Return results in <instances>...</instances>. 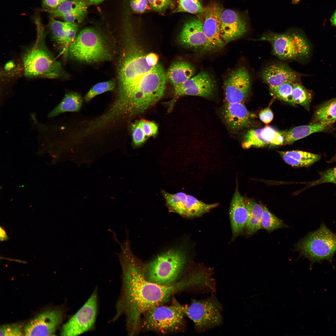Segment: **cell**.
Returning <instances> with one entry per match:
<instances>
[{
	"label": "cell",
	"instance_id": "1",
	"mask_svg": "<svg viewBox=\"0 0 336 336\" xmlns=\"http://www.w3.org/2000/svg\"><path fill=\"white\" fill-rule=\"evenodd\" d=\"M126 42L118 67L117 96L109 110L119 119L142 113L159 100L167 81L156 54L144 52L134 39Z\"/></svg>",
	"mask_w": 336,
	"mask_h": 336
},
{
	"label": "cell",
	"instance_id": "2",
	"mask_svg": "<svg viewBox=\"0 0 336 336\" xmlns=\"http://www.w3.org/2000/svg\"><path fill=\"white\" fill-rule=\"evenodd\" d=\"M117 255L122 270V284L112 321L125 315L127 329L132 335L137 330L142 314L167 301L175 294L183 290L184 286L180 281L163 285L148 280L145 274V265L130 247L123 248Z\"/></svg>",
	"mask_w": 336,
	"mask_h": 336
},
{
	"label": "cell",
	"instance_id": "3",
	"mask_svg": "<svg viewBox=\"0 0 336 336\" xmlns=\"http://www.w3.org/2000/svg\"><path fill=\"white\" fill-rule=\"evenodd\" d=\"M39 30L34 44L22 56L24 75L29 77H62L65 73L61 65L47 47L43 30Z\"/></svg>",
	"mask_w": 336,
	"mask_h": 336
},
{
	"label": "cell",
	"instance_id": "4",
	"mask_svg": "<svg viewBox=\"0 0 336 336\" xmlns=\"http://www.w3.org/2000/svg\"><path fill=\"white\" fill-rule=\"evenodd\" d=\"M71 57L86 63L111 60L112 54L104 37L95 29L87 28L81 30L68 47Z\"/></svg>",
	"mask_w": 336,
	"mask_h": 336
},
{
	"label": "cell",
	"instance_id": "5",
	"mask_svg": "<svg viewBox=\"0 0 336 336\" xmlns=\"http://www.w3.org/2000/svg\"><path fill=\"white\" fill-rule=\"evenodd\" d=\"M186 261L185 253L178 249H170L158 256L145 266L146 278L163 285H169L178 281Z\"/></svg>",
	"mask_w": 336,
	"mask_h": 336
},
{
	"label": "cell",
	"instance_id": "6",
	"mask_svg": "<svg viewBox=\"0 0 336 336\" xmlns=\"http://www.w3.org/2000/svg\"><path fill=\"white\" fill-rule=\"evenodd\" d=\"M296 247L301 255L312 263L324 260L331 262L336 251V234L322 223L318 229L299 241Z\"/></svg>",
	"mask_w": 336,
	"mask_h": 336
},
{
	"label": "cell",
	"instance_id": "7",
	"mask_svg": "<svg viewBox=\"0 0 336 336\" xmlns=\"http://www.w3.org/2000/svg\"><path fill=\"white\" fill-rule=\"evenodd\" d=\"M257 40L269 42L274 55L283 60H303L308 57L310 52L307 40L297 32L270 33L264 35Z\"/></svg>",
	"mask_w": 336,
	"mask_h": 336
},
{
	"label": "cell",
	"instance_id": "8",
	"mask_svg": "<svg viewBox=\"0 0 336 336\" xmlns=\"http://www.w3.org/2000/svg\"><path fill=\"white\" fill-rule=\"evenodd\" d=\"M142 323L144 329L163 334L179 330L184 324L183 306L178 303L171 306L161 305L146 312Z\"/></svg>",
	"mask_w": 336,
	"mask_h": 336
},
{
	"label": "cell",
	"instance_id": "9",
	"mask_svg": "<svg viewBox=\"0 0 336 336\" xmlns=\"http://www.w3.org/2000/svg\"><path fill=\"white\" fill-rule=\"evenodd\" d=\"M184 311L194 323L197 332H203L222 323V306L214 295L203 300L193 299Z\"/></svg>",
	"mask_w": 336,
	"mask_h": 336
},
{
	"label": "cell",
	"instance_id": "10",
	"mask_svg": "<svg viewBox=\"0 0 336 336\" xmlns=\"http://www.w3.org/2000/svg\"><path fill=\"white\" fill-rule=\"evenodd\" d=\"M97 312L96 289L82 307L63 326L62 336H77L91 330L94 326Z\"/></svg>",
	"mask_w": 336,
	"mask_h": 336
},
{
	"label": "cell",
	"instance_id": "11",
	"mask_svg": "<svg viewBox=\"0 0 336 336\" xmlns=\"http://www.w3.org/2000/svg\"><path fill=\"white\" fill-rule=\"evenodd\" d=\"M223 8L219 4L212 2L203 8L204 20L203 22V31L207 43L203 50H217L223 47L225 43L220 35L221 14Z\"/></svg>",
	"mask_w": 336,
	"mask_h": 336
},
{
	"label": "cell",
	"instance_id": "12",
	"mask_svg": "<svg viewBox=\"0 0 336 336\" xmlns=\"http://www.w3.org/2000/svg\"><path fill=\"white\" fill-rule=\"evenodd\" d=\"M224 85L226 102L243 103L250 90V78L248 70L241 66L232 71L225 79Z\"/></svg>",
	"mask_w": 336,
	"mask_h": 336
},
{
	"label": "cell",
	"instance_id": "13",
	"mask_svg": "<svg viewBox=\"0 0 336 336\" xmlns=\"http://www.w3.org/2000/svg\"><path fill=\"white\" fill-rule=\"evenodd\" d=\"M174 88L175 97L187 95L207 98L214 94L215 84L208 73L202 71Z\"/></svg>",
	"mask_w": 336,
	"mask_h": 336
},
{
	"label": "cell",
	"instance_id": "14",
	"mask_svg": "<svg viewBox=\"0 0 336 336\" xmlns=\"http://www.w3.org/2000/svg\"><path fill=\"white\" fill-rule=\"evenodd\" d=\"M63 313L59 310L47 311L28 323L25 328L26 335H52L61 322Z\"/></svg>",
	"mask_w": 336,
	"mask_h": 336
},
{
	"label": "cell",
	"instance_id": "15",
	"mask_svg": "<svg viewBox=\"0 0 336 336\" xmlns=\"http://www.w3.org/2000/svg\"><path fill=\"white\" fill-rule=\"evenodd\" d=\"M284 137L282 132L273 128L267 126L261 128L251 129L245 136L242 143L244 149L251 147H261L268 146L271 147L284 143Z\"/></svg>",
	"mask_w": 336,
	"mask_h": 336
},
{
	"label": "cell",
	"instance_id": "16",
	"mask_svg": "<svg viewBox=\"0 0 336 336\" xmlns=\"http://www.w3.org/2000/svg\"><path fill=\"white\" fill-rule=\"evenodd\" d=\"M247 31L246 23L238 13L229 9L222 11L221 18L220 35L225 44L242 36Z\"/></svg>",
	"mask_w": 336,
	"mask_h": 336
},
{
	"label": "cell",
	"instance_id": "17",
	"mask_svg": "<svg viewBox=\"0 0 336 336\" xmlns=\"http://www.w3.org/2000/svg\"><path fill=\"white\" fill-rule=\"evenodd\" d=\"M227 125L234 131L240 130L250 124L256 115L250 112L242 102H226L222 111Z\"/></svg>",
	"mask_w": 336,
	"mask_h": 336
},
{
	"label": "cell",
	"instance_id": "18",
	"mask_svg": "<svg viewBox=\"0 0 336 336\" xmlns=\"http://www.w3.org/2000/svg\"><path fill=\"white\" fill-rule=\"evenodd\" d=\"M178 40L182 45L194 49L203 50L207 43L203 22L193 18L184 24L179 35Z\"/></svg>",
	"mask_w": 336,
	"mask_h": 336
},
{
	"label": "cell",
	"instance_id": "19",
	"mask_svg": "<svg viewBox=\"0 0 336 336\" xmlns=\"http://www.w3.org/2000/svg\"><path fill=\"white\" fill-rule=\"evenodd\" d=\"M229 216L233 237L234 238L243 233L248 217L245 198L240 194L237 185L231 201Z\"/></svg>",
	"mask_w": 336,
	"mask_h": 336
},
{
	"label": "cell",
	"instance_id": "20",
	"mask_svg": "<svg viewBox=\"0 0 336 336\" xmlns=\"http://www.w3.org/2000/svg\"><path fill=\"white\" fill-rule=\"evenodd\" d=\"M261 75L269 87L277 86L285 82H297L301 77L288 66L282 63L268 65L263 70Z\"/></svg>",
	"mask_w": 336,
	"mask_h": 336
},
{
	"label": "cell",
	"instance_id": "21",
	"mask_svg": "<svg viewBox=\"0 0 336 336\" xmlns=\"http://www.w3.org/2000/svg\"><path fill=\"white\" fill-rule=\"evenodd\" d=\"M46 10L54 17L77 24L82 22L85 17L87 7L85 0H69L55 9Z\"/></svg>",
	"mask_w": 336,
	"mask_h": 336
},
{
	"label": "cell",
	"instance_id": "22",
	"mask_svg": "<svg viewBox=\"0 0 336 336\" xmlns=\"http://www.w3.org/2000/svg\"><path fill=\"white\" fill-rule=\"evenodd\" d=\"M49 27L55 43L67 50L77 36L78 25L52 19L49 23Z\"/></svg>",
	"mask_w": 336,
	"mask_h": 336
},
{
	"label": "cell",
	"instance_id": "23",
	"mask_svg": "<svg viewBox=\"0 0 336 336\" xmlns=\"http://www.w3.org/2000/svg\"><path fill=\"white\" fill-rule=\"evenodd\" d=\"M195 72L194 67L190 63L177 61L169 66L166 73V78L175 88L194 76Z\"/></svg>",
	"mask_w": 336,
	"mask_h": 336
},
{
	"label": "cell",
	"instance_id": "24",
	"mask_svg": "<svg viewBox=\"0 0 336 336\" xmlns=\"http://www.w3.org/2000/svg\"><path fill=\"white\" fill-rule=\"evenodd\" d=\"M287 164L298 167H308L319 160L320 155L299 150L278 151Z\"/></svg>",
	"mask_w": 336,
	"mask_h": 336
},
{
	"label": "cell",
	"instance_id": "25",
	"mask_svg": "<svg viewBox=\"0 0 336 336\" xmlns=\"http://www.w3.org/2000/svg\"><path fill=\"white\" fill-rule=\"evenodd\" d=\"M245 200L248 212V217L245 230L248 235L255 233L261 228L263 215V205L254 200L245 198Z\"/></svg>",
	"mask_w": 336,
	"mask_h": 336
},
{
	"label": "cell",
	"instance_id": "26",
	"mask_svg": "<svg viewBox=\"0 0 336 336\" xmlns=\"http://www.w3.org/2000/svg\"><path fill=\"white\" fill-rule=\"evenodd\" d=\"M83 100L82 97L78 93L68 92L60 102L48 114V117H54L66 112H77L82 106Z\"/></svg>",
	"mask_w": 336,
	"mask_h": 336
},
{
	"label": "cell",
	"instance_id": "27",
	"mask_svg": "<svg viewBox=\"0 0 336 336\" xmlns=\"http://www.w3.org/2000/svg\"><path fill=\"white\" fill-rule=\"evenodd\" d=\"M328 126L319 123H313L293 128L287 132H282L284 137V143L291 144L312 133L323 131Z\"/></svg>",
	"mask_w": 336,
	"mask_h": 336
},
{
	"label": "cell",
	"instance_id": "28",
	"mask_svg": "<svg viewBox=\"0 0 336 336\" xmlns=\"http://www.w3.org/2000/svg\"><path fill=\"white\" fill-rule=\"evenodd\" d=\"M314 122L328 126L336 121V98L321 104L317 108L314 116Z\"/></svg>",
	"mask_w": 336,
	"mask_h": 336
},
{
	"label": "cell",
	"instance_id": "29",
	"mask_svg": "<svg viewBox=\"0 0 336 336\" xmlns=\"http://www.w3.org/2000/svg\"><path fill=\"white\" fill-rule=\"evenodd\" d=\"M188 217L194 218L200 217L209 212L217 207L218 203H206L195 197L188 194Z\"/></svg>",
	"mask_w": 336,
	"mask_h": 336
},
{
	"label": "cell",
	"instance_id": "30",
	"mask_svg": "<svg viewBox=\"0 0 336 336\" xmlns=\"http://www.w3.org/2000/svg\"><path fill=\"white\" fill-rule=\"evenodd\" d=\"M312 98V94L310 91L297 82L294 83L292 93L293 104L300 105L309 110Z\"/></svg>",
	"mask_w": 336,
	"mask_h": 336
},
{
	"label": "cell",
	"instance_id": "31",
	"mask_svg": "<svg viewBox=\"0 0 336 336\" xmlns=\"http://www.w3.org/2000/svg\"><path fill=\"white\" fill-rule=\"evenodd\" d=\"M264 211L261 220V227L268 232L277 229L286 227L283 221L273 213L268 208L263 205Z\"/></svg>",
	"mask_w": 336,
	"mask_h": 336
},
{
	"label": "cell",
	"instance_id": "32",
	"mask_svg": "<svg viewBox=\"0 0 336 336\" xmlns=\"http://www.w3.org/2000/svg\"><path fill=\"white\" fill-rule=\"evenodd\" d=\"M115 82L110 80L97 83L93 86L88 91L84 97L85 102H88L96 96L115 89Z\"/></svg>",
	"mask_w": 336,
	"mask_h": 336
},
{
	"label": "cell",
	"instance_id": "33",
	"mask_svg": "<svg viewBox=\"0 0 336 336\" xmlns=\"http://www.w3.org/2000/svg\"><path fill=\"white\" fill-rule=\"evenodd\" d=\"M294 83L285 82L278 86L269 88L278 99L293 104L292 93Z\"/></svg>",
	"mask_w": 336,
	"mask_h": 336
},
{
	"label": "cell",
	"instance_id": "34",
	"mask_svg": "<svg viewBox=\"0 0 336 336\" xmlns=\"http://www.w3.org/2000/svg\"><path fill=\"white\" fill-rule=\"evenodd\" d=\"M203 8L200 2H196L194 0H179L178 7L174 12L196 14L203 13Z\"/></svg>",
	"mask_w": 336,
	"mask_h": 336
},
{
	"label": "cell",
	"instance_id": "35",
	"mask_svg": "<svg viewBox=\"0 0 336 336\" xmlns=\"http://www.w3.org/2000/svg\"><path fill=\"white\" fill-rule=\"evenodd\" d=\"M133 142L135 145L139 146L142 144L147 139L139 121L133 123L131 126Z\"/></svg>",
	"mask_w": 336,
	"mask_h": 336
},
{
	"label": "cell",
	"instance_id": "36",
	"mask_svg": "<svg viewBox=\"0 0 336 336\" xmlns=\"http://www.w3.org/2000/svg\"><path fill=\"white\" fill-rule=\"evenodd\" d=\"M320 177L312 182L311 185L330 183L336 184V166L323 172H320Z\"/></svg>",
	"mask_w": 336,
	"mask_h": 336
},
{
	"label": "cell",
	"instance_id": "37",
	"mask_svg": "<svg viewBox=\"0 0 336 336\" xmlns=\"http://www.w3.org/2000/svg\"><path fill=\"white\" fill-rule=\"evenodd\" d=\"M23 335L20 325L17 324H6L0 328V336H22Z\"/></svg>",
	"mask_w": 336,
	"mask_h": 336
},
{
	"label": "cell",
	"instance_id": "38",
	"mask_svg": "<svg viewBox=\"0 0 336 336\" xmlns=\"http://www.w3.org/2000/svg\"><path fill=\"white\" fill-rule=\"evenodd\" d=\"M139 122L146 137L154 136L156 134L158 127L154 122L145 120H141Z\"/></svg>",
	"mask_w": 336,
	"mask_h": 336
},
{
	"label": "cell",
	"instance_id": "39",
	"mask_svg": "<svg viewBox=\"0 0 336 336\" xmlns=\"http://www.w3.org/2000/svg\"><path fill=\"white\" fill-rule=\"evenodd\" d=\"M130 2L131 8L136 12L142 13L150 9L147 0H130Z\"/></svg>",
	"mask_w": 336,
	"mask_h": 336
},
{
	"label": "cell",
	"instance_id": "40",
	"mask_svg": "<svg viewBox=\"0 0 336 336\" xmlns=\"http://www.w3.org/2000/svg\"><path fill=\"white\" fill-rule=\"evenodd\" d=\"M151 7L157 11H161L172 5L171 0H147Z\"/></svg>",
	"mask_w": 336,
	"mask_h": 336
},
{
	"label": "cell",
	"instance_id": "41",
	"mask_svg": "<svg viewBox=\"0 0 336 336\" xmlns=\"http://www.w3.org/2000/svg\"><path fill=\"white\" fill-rule=\"evenodd\" d=\"M259 118L264 123H269L273 119V115L272 111L269 107L262 110L259 114Z\"/></svg>",
	"mask_w": 336,
	"mask_h": 336
},
{
	"label": "cell",
	"instance_id": "42",
	"mask_svg": "<svg viewBox=\"0 0 336 336\" xmlns=\"http://www.w3.org/2000/svg\"><path fill=\"white\" fill-rule=\"evenodd\" d=\"M69 0H42V5L44 10L55 9L62 3Z\"/></svg>",
	"mask_w": 336,
	"mask_h": 336
},
{
	"label": "cell",
	"instance_id": "43",
	"mask_svg": "<svg viewBox=\"0 0 336 336\" xmlns=\"http://www.w3.org/2000/svg\"><path fill=\"white\" fill-rule=\"evenodd\" d=\"M0 240L1 241H4L8 240L9 237L5 230L2 226L0 229Z\"/></svg>",
	"mask_w": 336,
	"mask_h": 336
},
{
	"label": "cell",
	"instance_id": "44",
	"mask_svg": "<svg viewBox=\"0 0 336 336\" xmlns=\"http://www.w3.org/2000/svg\"><path fill=\"white\" fill-rule=\"evenodd\" d=\"M330 21L332 25L336 26V10L331 16Z\"/></svg>",
	"mask_w": 336,
	"mask_h": 336
},
{
	"label": "cell",
	"instance_id": "45",
	"mask_svg": "<svg viewBox=\"0 0 336 336\" xmlns=\"http://www.w3.org/2000/svg\"><path fill=\"white\" fill-rule=\"evenodd\" d=\"M87 2L90 4L93 5H96L102 2L104 0H86Z\"/></svg>",
	"mask_w": 336,
	"mask_h": 336
},
{
	"label": "cell",
	"instance_id": "46",
	"mask_svg": "<svg viewBox=\"0 0 336 336\" xmlns=\"http://www.w3.org/2000/svg\"><path fill=\"white\" fill-rule=\"evenodd\" d=\"M301 0H292V3L295 4L298 3Z\"/></svg>",
	"mask_w": 336,
	"mask_h": 336
},
{
	"label": "cell",
	"instance_id": "47",
	"mask_svg": "<svg viewBox=\"0 0 336 336\" xmlns=\"http://www.w3.org/2000/svg\"><path fill=\"white\" fill-rule=\"evenodd\" d=\"M194 0V1H195V2H200L199 1L200 0Z\"/></svg>",
	"mask_w": 336,
	"mask_h": 336
}]
</instances>
